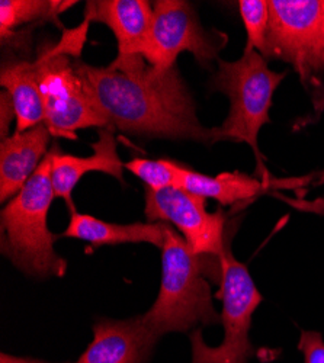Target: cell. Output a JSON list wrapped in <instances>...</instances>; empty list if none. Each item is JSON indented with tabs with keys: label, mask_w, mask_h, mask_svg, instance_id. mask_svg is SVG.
Masks as SVG:
<instances>
[{
	"label": "cell",
	"mask_w": 324,
	"mask_h": 363,
	"mask_svg": "<svg viewBox=\"0 0 324 363\" xmlns=\"http://www.w3.org/2000/svg\"><path fill=\"white\" fill-rule=\"evenodd\" d=\"M77 73L109 128L130 135L211 144L178 67L157 69L143 55L116 57L106 67L74 58Z\"/></svg>",
	"instance_id": "cell-1"
},
{
	"label": "cell",
	"mask_w": 324,
	"mask_h": 363,
	"mask_svg": "<svg viewBox=\"0 0 324 363\" xmlns=\"http://www.w3.org/2000/svg\"><path fill=\"white\" fill-rule=\"evenodd\" d=\"M205 257L196 255L178 230L167 224L162 247V284L153 307L141 315L155 340L172 331L221 323L214 308Z\"/></svg>",
	"instance_id": "cell-2"
},
{
	"label": "cell",
	"mask_w": 324,
	"mask_h": 363,
	"mask_svg": "<svg viewBox=\"0 0 324 363\" xmlns=\"http://www.w3.org/2000/svg\"><path fill=\"white\" fill-rule=\"evenodd\" d=\"M51 160L50 150L38 170L2 211L4 253L19 270L38 278H62L67 270V262L54 249L55 237L47 224L55 196Z\"/></svg>",
	"instance_id": "cell-3"
},
{
	"label": "cell",
	"mask_w": 324,
	"mask_h": 363,
	"mask_svg": "<svg viewBox=\"0 0 324 363\" xmlns=\"http://www.w3.org/2000/svg\"><path fill=\"white\" fill-rule=\"evenodd\" d=\"M87 25L65 31L60 43L47 44L35 60L45 106V125L55 137L76 138L77 130L109 128L108 119L96 108L74 66L86 40Z\"/></svg>",
	"instance_id": "cell-4"
},
{
	"label": "cell",
	"mask_w": 324,
	"mask_h": 363,
	"mask_svg": "<svg viewBox=\"0 0 324 363\" xmlns=\"http://www.w3.org/2000/svg\"><path fill=\"white\" fill-rule=\"evenodd\" d=\"M286 73L272 72L257 51L243 52L235 62L218 60L210 87L230 99V112L220 127L211 128V144L246 143L259 155L257 137L271 118L272 98Z\"/></svg>",
	"instance_id": "cell-5"
},
{
	"label": "cell",
	"mask_w": 324,
	"mask_h": 363,
	"mask_svg": "<svg viewBox=\"0 0 324 363\" xmlns=\"http://www.w3.org/2000/svg\"><path fill=\"white\" fill-rule=\"evenodd\" d=\"M267 60L297 72L317 111L324 108V0H269Z\"/></svg>",
	"instance_id": "cell-6"
},
{
	"label": "cell",
	"mask_w": 324,
	"mask_h": 363,
	"mask_svg": "<svg viewBox=\"0 0 324 363\" xmlns=\"http://www.w3.org/2000/svg\"><path fill=\"white\" fill-rule=\"evenodd\" d=\"M221 288L217 298L223 301L220 314L224 327V340L218 347L203 343L201 328L194 330L192 363H247L255 354V347L249 340L252 318L263 301L246 264L235 260L227 246L220 256Z\"/></svg>",
	"instance_id": "cell-7"
},
{
	"label": "cell",
	"mask_w": 324,
	"mask_h": 363,
	"mask_svg": "<svg viewBox=\"0 0 324 363\" xmlns=\"http://www.w3.org/2000/svg\"><path fill=\"white\" fill-rule=\"evenodd\" d=\"M153 12L152 34L143 57L157 69L174 67L181 52H191L201 66L210 67L227 44L225 34L202 28L194 8L184 0H157Z\"/></svg>",
	"instance_id": "cell-8"
},
{
	"label": "cell",
	"mask_w": 324,
	"mask_h": 363,
	"mask_svg": "<svg viewBox=\"0 0 324 363\" xmlns=\"http://www.w3.org/2000/svg\"><path fill=\"white\" fill-rule=\"evenodd\" d=\"M147 220L172 224L189 247L201 256L220 257L225 247V216L223 211L208 213L205 198L181 188L145 189Z\"/></svg>",
	"instance_id": "cell-9"
},
{
	"label": "cell",
	"mask_w": 324,
	"mask_h": 363,
	"mask_svg": "<svg viewBox=\"0 0 324 363\" xmlns=\"http://www.w3.org/2000/svg\"><path fill=\"white\" fill-rule=\"evenodd\" d=\"M153 5L147 0H94L84 8V21L106 25L118 43L116 57L143 55L153 28Z\"/></svg>",
	"instance_id": "cell-10"
},
{
	"label": "cell",
	"mask_w": 324,
	"mask_h": 363,
	"mask_svg": "<svg viewBox=\"0 0 324 363\" xmlns=\"http://www.w3.org/2000/svg\"><path fill=\"white\" fill-rule=\"evenodd\" d=\"M98 141L92 144L94 153L89 157H76L65 155L57 145L51 147V176L54 195L62 198L74 213L72 194L80 179L89 172H101L113 176L120 182L124 180L125 164L118 155V144L112 128H99Z\"/></svg>",
	"instance_id": "cell-11"
},
{
	"label": "cell",
	"mask_w": 324,
	"mask_h": 363,
	"mask_svg": "<svg viewBox=\"0 0 324 363\" xmlns=\"http://www.w3.org/2000/svg\"><path fill=\"white\" fill-rule=\"evenodd\" d=\"M155 343L141 315L101 320L94 325V340L76 363H143Z\"/></svg>",
	"instance_id": "cell-12"
},
{
	"label": "cell",
	"mask_w": 324,
	"mask_h": 363,
	"mask_svg": "<svg viewBox=\"0 0 324 363\" xmlns=\"http://www.w3.org/2000/svg\"><path fill=\"white\" fill-rule=\"evenodd\" d=\"M52 134L40 124L31 130L9 135L0 143V201L16 196L38 170Z\"/></svg>",
	"instance_id": "cell-13"
},
{
	"label": "cell",
	"mask_w": 324,
	"mask_h": 363,
	"mask_svg": "<svg viewBox=\"0 0 324 363\" xmlns=\"http://www.w3.org/2000/svg\"><path fill=\"white\" fill-rule=\"evenodd\" d=\"M166 230V223L113 224L98 220L92 216L79 214L74 211L63 235L87 241L94 247L124 243H150L162 249L164 245Z\"/></svg>",
	"instance_id": "cell-14"
},
{
	"label": "cell",
	"mask_w": 324,
	"mask_h": 363,
	"mask_svg": "<svg viewBox=\"0 0 324 363\" xmlns=\"http://www.w3.org/2000/svg\"><path fill=\"white\" fill-rule=\"evenodd\" d=\"M0 84L6 89L15 106L16 134L45 123V106L35 60L5 62L0 72Z\"/></svg>",
	"instance_id": "cell-15"
},
{
	"label": "cell",
	"mask_w": 324,
	"mask_h": 363,
	"mask_svg": "<svg viewBox=\"0 0 324 363\" xmlns=\"http://www.w3.org/2000/svg\"><path fill=\"white\" fill-rule=\"evenodd\" d=\"M174 188L185 189L205 199H216L223 205H234L256 198L267 191L268 185L240 172H224L218 176H208L176 164Z\"/></svg>",
	"instance_id": "cell-16"
},
{
	"label": "cell",
	"mask_w": 324,
	"mask_h": 363,
	"mask_svg": "<svg viewBox=\"0 0 324 363\" xmlns=\"http://www.w3.org/2000/svg\"><path fill=\"white\" fill-rule=\"evenodd\" d=\"M74 2H50V0H2L0 2V38L5 40L26 23L52 22L62 26L58 21L67 6Z\"/></svg>",
	"instance_id": "cell-17"
},
{
	"label": "cell",
	"mask_w": 324,
	"mask_h": 363,
	"mask_svg": "<svg viewBox=\"0 0 324 363\" xmlns=\"http://www.w3.org/2000/svg\"><path fill=\"white\" fill-rule=\"evenodd\" d=\"M239 11L247 34L245 52L263 54L269 25V0H240Z\"/></svg>",
	"instance_id": "cell-18"
},
{
	"label": "cell",
	"mask_w": 324,
	"mask_h": 363,
	"mask_svg": "<svg viewBox=\"0 0 324 363\" xmlns=\"http://www.w3.org/2000/svg\"><path fill=\"white\" fill-rule=\"evenodd\" d=\"M176 162L162 159H133L125 163V169L141 179L145 184V189L162 191L174 186L176 182Z\"/></svg>",
	"instance_id": "cell-19"
},
{
	"label": "cell",
	"mask_w": 324,
	"mask_h": 363,
	"mask_svg": "<svg viewBox=\"0 0 324 363\" xmlns=\"http://www.w3.org/2000/svg\"><path fill=\"white\" fill-rule=\"evenodd\" d=\"M298 349L304 354V363H324V340L320 333L304 330Z\"/></svg>",
	"instance_id": "cell-20"
},
{
	"label": "cell",
	"mask_w": 324,
	"mask_h": 363,
	"mask_svg": "<svg viewBox=\"0 0 324 363\" xmlns=\"http://www.w3.org/2000/svg\"><path fill=\"white\" fill-rule=\"evenodd\" d=\"M13 119L16 121V113L12 98L8 92H2L0 94V135H2V140L9 137L8 133Z\"/></svg>",
	"instance_id": "cell-21"
},
{
	"label": "cell",
	"mask_w": 324,
	"mask_h": 363,
	"mask_svg": "<svg viewBox=\"0 0 324 363\" xmlns=\"http://www.w3.org/2000/svg\"><path fill=\"white\" fill-rule=\"evenodd\" d=\"M314 185H317V186H320V185H324V170L321 172V173H318V176H317V180H315V184Z\"/></svg>",
	"instance_id": "cell-22"
}]
</instances>
